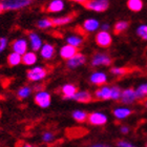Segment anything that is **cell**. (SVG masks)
Returning a JSON list of instances; mask_svg holds the SVG:
<instances>
[{"label":"cell","instance_id":"39","mask_svg":"<svg viewBox=\"0 0 147 147\" xmlns=\"http://www.w3.org/2000/svg\"><path fill=\"white\" fill-rule=\"evenodd\" d=\"M89 147H110V146H109V145L99 143V144H94V145H92V146H89Z\"/></svg>","mask_w":147,"mask_h":147},{"label":"cell","instance_id":"18","mask_svg":"<svg viewBox=\"0 0 147 147\" xmlns=\"http://www.w3.org/2000/svg\"><path fill=\"white\" fill-rule=\"evenodd\" d=\"M71 100H75L80 103H88L92 100V96L87 90H79L75 94Z\"/></svg>","mask_w":147,"mask_h":147},{"label":"cell","instance_id":"23","mask_svg":"<svg viewBox=\"0 0 147 147\" xmlns=\"http://www.w3.org/2000/svg\"><path fill=\"white\" fill-rule=\"evenodd\" d=\"M137 100H145L147 99V82L142 83L135 89Z\"/></svg>","mask_w":147,"mask_h":147},{"label":"cell","instance_id":"21","mask_svg":"<svg viewBox=\"0 0 147 147\" xmlns=\"http://www.w3.org/2000/svg\"><path fill=\"white\" fill-rule=\"evenodd\" d=\"M37 60H38V56L35 52H26L24 55L22 56V63L28 66H32V65L36 64Z\"/></svg>","mask_w":147,"mask_h":147},{"label":"cell","instance_id":"30","mask_svg":"<svg viewBox=\"0 0 147 147\" xmlns=\"http://www.w3.org/2000/svg\"><path fill=\"white\" fill-rule=\"evenodd\" d=\"M121 94H122V90L119 86L115 85L110 87V100H115V101L120 100Z\"/></svg>","mask_w":147,"mask_h":147},{"label":"cell","instance_id":"20","mask_svg":"<svg viewBox=\"0 0 147 147\" xmlns=\"http://www.w3.org/2000/svg\"><path fill=\"white\" fill-rule=\"evenodd\" d=\"M113 116L116 117L117 119L119 120H123V119H126L127 117H129L130 115L132 113V110L128 107H125V106H123V107H117L113 109Z\"/></svg>","mask_w":147,"mask_h":147},{"label":"cell","instance_id":"33","mask_svg":"<svg viewBox=\"0 0 147 147\" xmlns=\"http://www.w3.org/2000/svg\"><path fill=\"white\" fill-rule=\"evenodd\" d=\"M129 69L126 67H111L110 68V73L115 75V76H123L128 73Z\"/></svg>","mask_w":147,"mask_h":147},{"label":"cell","instance_id":"38","mask_svg":"<svg viewBox=\"0 0 147 147\" xmlns=\"http://www.w3.org/2000/svg\"><path fill=\"white\" fill-rule=\"evenodd\" d=\"M101 28H102V32H108V30L110 28L109 24L108 23H103L101 25Z\"/></svg>","mask_w":147,"mask_h":147},{"label":"cell","instance_id":"13","mask_svg":"<svg viewBox=\"0 0 147 147\" xmlns=\"http://www.w3.org/2000/svg\"><path fill=\"white\" fill-rule=\"evenodd\" d=\"M56 49L55 46L51 44V43H44L42 47L40 49V56L42 57L44 60H51V59L55 56Z\"/></svg>","mask_w":147,"mask_h":147},{"label":"cell","instance_id":"10","mask_svg":"<svg viewBox=\"0 0 147 147\" xmlns=\"http://www.w3.org/2000/svg\"><path fill=\"white\" fill-rule=\"evenodd\" d=\"M120 101L122 102L123 104H126V105L135 103V102L137 101L135 89H132L129 87V88H126V89H124V90H122Z\"/></svg>","mask_w":147,"mask_h":147},{"label":"cell","instance_id":"41","mask_svg":"<svg viewBox=\"0 0 147 147\" xmlns=\"http://www.w3.org/2000/svg\"><path fill=\"white\" fill-rule=\"evenodd\" d=\"M3 12V9H2V7H1V4H0V14Z\"/></svg>","mask_w":147,"mask_h":147},{"label":"cell","instance_id":"6","mask_svg":"<svg viewBox=\"0 0 147 147\" xmlns=\"http://www.w3.org/2000/svg\"><path fill=\"white\" fill-rule=\"evenodd\" d=\"M87 121L89 124L95 126H102L107 123V116L100 111L90 113L87 117Z\"/></svg>","mask_w":147,"mask_h":147},{"label":"cell","instance_id":"1","mask_svg":"<svg viewBox=\"0 0 147 147\" xmlns=\"http://www.w3.org/2000/svg\"><path fill=\"white\" fill-rule=\"evenodd\" d=\"M31 3V0H5L1 1L0 4L3 11H17L28 6Z\"/></svg>","mask_w":147,"mask_h":147},{"label":"cell","instance_id":"26","mask_svg":"<svg viewBox=\"0 0 147 147\" xmlns=\"http://www.w3.org/2000/svg\"><path fill=\"white\" fill-rule=\"evenodd\" d=\"M127 6L131 12H140L143 9V1H141V0H128Z\"/></svg>","mask_w":147,"mask_h":147},{"label":"cell","instance_id":"35","mask_svg":"<svg viewBox=\"0 0 147 147\" xmlns=\"http://www.w3.org/2000/svg\"><path fill=\"white\" fill-rule=\"evenodd\" d=\"M7 43H9V40L6 39L5 37H1V38H0V54L6 49Z\"/></svg>","mask_w":147,"mask_h":147},{"label":"cell","instance_id":"17","mask_svg":"<svg viewBox=\"0 0 147 147\" xmlns=\"http://www.w3.org/2000/svg\"><path fill=\"white\" fill-rule=\"evenodd\" d=\"M95 98L97 100H109L110 99V87L107 85H103L95 92Z\"/></svg>","mask_w":147,"mask_h":147},{"label":"cell","instance_id":"11","mask_svg":"<svg viewBox=\"0 0 147 147\" xmlns=\"http://www.w3.org/2000/svg\"><path fill=\"white\" fill-rule=\"evenodd\" d=\"M89 81L94 84V85L103 86L105 83L107 82V76L106 74L103 71H95L92 73L89 77Z\"/></svg>","mask_w":147,"mask_h":147},{"label":"cell","instance_id":"22","mask_svg":"<svg viewBox=\"0 0 147 147\" xmlns=\"http://www.w3.org/2000/svg\"><path fill=\"white\" fill-rule=\"evenodd\" d=\"M71 20H74L73 14L66 15V16H62V17H57V18H53L52 23H53V26H60V25L67 24V23L71 22Z\"/></svg>","mask_w":147,"mask_h":147},{"label":"cell","instance_id":"27","mask_svg":"<svg viewBox=\"0 0 147 147\" xmlns=\"http://www.w3.org/2000/svg\"><path fill=\"white\" fill-rule=\"evenodd\" d=\"M71 116H73L75 121H77V122L79 123H83L85 122V121H87L88 113H86V111H84V110H75V111H73Z\"/></svg>","mask_w":147,"mask_h":147},{"label":"cell","instance_id":"31","mask_svg":"<svg viewBox=\"0 0 147 147\" xmlns=\"http://www.w3.org/2000/svg\"><path fill=\"white\" fill-rule=\"evenodd\" d=\"M37 26L41 30H46V28H49L53 26V23H52V19L49 18H43V19H40L39 21L37 22Z\"/></svg>","mask_w":147,"mask_h":147},{"label":"cell","instance_id":"4","mask_svg":"<svg viewBox=\"0 0 147 147\" xmlns=\"http://www.w3.org/2000/svg\"><path fill=\"white\" fill-rule=\"evenodd\" d=\"M34 101L39 107L41 108H47L52 103V96L51 94L45 90H41V92H36L34 97Z\"/></svg>","mask_w":147,"mask_h":147},{"label":"cell","instance_id":"34","mask_svg":"<svg viewBox=\"0 0 147 147\" xmlns=\"http://www.w3.org/2000/svg\"><path fill=\"white\" fill-rule=\"evenodd\" d=\"M54 140V134L51 131H45L42 135V141L45 142V143H49Z\"/></svg>","mask_w":147,"mask_h":147},{"label":"cell","instance_id":"12","mask_svg":"<svg viewBox=\"0 0 147 147\" xmlns=\"http://www.w3.org/2000/svg\"><path fill=\"white\" fill-rule=\"evenodd\" d=\"M28 39H30V46H31L32 49V52L36 53L38 51H40V49L43 45V43L39 35L37 34V33L32 32V33L28 34Z\"/></svg>","mask_w":147,"mask_h":147},{"label":"cell","instance_id":"25","mask_svg":"<svg viewBox=\"0 0 147 147\" xmlns=\"http://www.w3.org/2000/svg\"><path fill=\"white\" fill-rule=\"evenodd\" d=\"M66 43L68 45L78 49L83 43V38H81V36H77V35H71V36H68L66 38Z\"/></svg>","mask_w":147,"mask_h":147},{"label":"cell","instance_id":"40","mask_svg":"<svg viewBox=\"0 0 147 147\" xmlns=\"http://www.w3.org/2000/svg\"><path fill=\"white\" fill-rule=\"evenodd\" d=\"M23 147H37V146H34V145H31V144H24Z\"/></svg>","mask_w":147,"mask_h":147},{"label":"cell","instance_id":"42","mask_svg":"<svg viewBox=\"0 0 147 147\" xmlns=\"http://www.w3.org/2000/svg\"><path fill=\"white\" fill-rule=\"evenodd\" d=\"M146 108H147V102H146Z\"/></svg>","mask_w":147,"mask_h":147},{"label":"cell","instance_id":"3","mask_svg":"<svg viewBox=\"0 0 147 147\" xmlns=\"http://www.w3.org/2000/svg\"><path fill=\"white\" fill-rule=\"evenodd\" d=\"M46 76H47V71L42 66H34L31 69H28L26 73L28 79L32 82H39L44 79Z\"/></svg>","mask_w":147,"mask_h":147},{"label":"cell","instance_id":"8","mask_svg":"<svg viewBox=\"0 0 147 147\" xmlns=\"http://www.w3.org/2000/svg\"><path fill=\"white\" fill-rule=\"evenodd\" d=\"M28 41L23 38H19V39H16L15 41H13L12 43V49L13 52L18 54L20 56H23L25 53L28 52Z\"/></svg>","mask_w":147,"mask_h":147},{"label":"cell","instance_id":"15","mask_svg":"<svg viewBox=\"0 0 147 147\" xmlns=\"http://www.w3.org/2000/svg\"><path fill=\"white\" fill-rule=\"evenodd\" d=\"M100 26V23L97 19L95 18H88L86 19L85 21L83 22L82 28L83 31L87 32V33H92V32H96Z\"/></svg>","mask_w":147,"mask_h":147},{"label":"cell","instance_id":"9","mask_svg":"<svg viewBox=\"0 0 147 147\" xmlns=\"http://www.w3.org/2000/svg\"><path fill=\"white\" fill-rule=\"evenodd\" d=\"M86 62V57L81 53H77L76 55L74 56L73 58H71L69 60H67L66 62V66L71 69H74V68H77L83 65Z\"/></svg>","mask_w":147,"mask_h":147},{"label":"cell","instance_id":"16","mask_svg":"<svg viewBox=\"0 0 147 147\" xmlns=\"http://www.w3.org/2000/svg\"><path fill=\"white\" fill-rule=\"evenodd\" d=\"M65 7V4L62 0H53L46 6V12L49 13H60Z\"/></svg>","mask_w":147,"mask_h":147},{"label":"cell","instance_id":"5","mask_svg":"<svg viewBox=\"0 0 147 147\" xmlns=\"http://www.w3.org/2000/svg\"><path fill=\"white\" fill-rule=\"evenodd\" d=\"M113 59L110 58L105 53H97L92 56V66L94 67H98V66H107L111 64Z\"/></svg>","mask_w":147,"mask_h":147},{"label":"cell","instance_id":"36","mask_svg":"<svg viewBox=\"0 0 147 147\" xmlns=\"http://www.w3.org/2000/svg\"><path fill=\"white\" fill-rule=\"evenodd\" d=\"M117 147H136V146L135 145H132L131 143L127 142V141L120 140V141L117 142Z\"/></svg>","mask_w":147,"mask_h":147},{"label":"cell","instance_id":"19","mask_svg":"<svg viewBox=\"0 0 147 147\" xmlns=\"http://www.w3.org/2000/svg\"><path fill=\"white\" fill-rule=\"evenodd\" d=\"M62 95H63V98L64 99H71L75 96L78 89H77V86L75 84H71V83H67V84H64L62 86Z\"/></svg>","mask_w":147,"mask_h":147},{"label":"cell","instance_id":"43","mask_svg":"<svg viewBox=\"0 0 147 147\" xmlns=\"http://www.w3.org/2000/svg\"><path fill=\"white\" fill-rule=\"evenodd\" d=\"M146 147H147V144H146Z\"/></svg>","mask_w":147,"mask_h":147},{"label":"cell","instance_id":"37","mask_svg":"<svg viewBox=\"0 0 147 147\" xmlns=\"http://www.w3.org/2000/svg\"><path fill=\"white\" fill-rule=\"evenodd\" d=\"M120 131L122 132L123 135H127V134H128L129 132V128L128 127H127V126H121V127H120Z\"/></svg>","mask_w":147,"mask_h":147},{"label":"cell","instance_id":"2","mask_svg":"<svg viewBox=\"0 0 147 147\" xmlns=\"http://www.w3.org/2000/svg\"><path fill=\"white\" fill-rule=\"evenodd\" d=\"M82 3L85 9L97 13L105 12L109 6V2L106 0H90V1H82Z\"/></svg>","mask_w":147,"mask_h":147},{"label":"cell","instance_id":"24","mask_svg":"<svg viewBox=\"0 0 147 147\" xmlns=\"http://www.w3.org/2000/svg\"><path fill=\"white\" fill-rule=\"evenodd\" d=\"M7 63L9 66H17L20 63H22V56L12 52L7 56Z\"/></svg>","mask_w":147,"mask_h":147},{"label":"cell","instance_id":"14","mask_svg":"<svg viewBox=\"0 0 147 147\" xmlns=\"http://www.w3.org/2000/svg\"><path fill=\"white\" fill-rule=\"evenodd\" d=\"M77 53H78V49L66 44V45H63L61 49H60L59 54H60V57H61L62 59H64V60H69V59L73 58L74 56L76 55Z\"/></svg>","mask_w":147,"mask_h":147},{"label":"cell","instance_id":"7","mask_svg":"<svg viewBox=\"0 0 147 147\" xmlns=\"http://www.w3.org/2000/svg\"><path fill=\"white\" fill-rule=\"evenodd\" d=\"M96 43L100 47H109L111 45V43H113L111 35L108 32L100 31L96 35Z\"/></svg>","mask_w":147,"mask_h":147},{"label":"cell","instance_id":"28","mask_svg":"<svg viewBox=\"0 0 147 147\" xmlns=\"http://www.w3.org/2000/svg\"><path fill=\"white\" fill-rule=\"evenodd\" d=\"M32 92H33V89H32L31 86L24 85V86H22V87H20V88L18 89V92H17V96H18L19 99H26L31 96Z\"/></svg>","mask_w":147,"mask_h":147},{"label":"cell","instance_id":"29","mask_svg":"<svg viewBox=\"0 0 147 147\" xmlns=\"http://www.w3.org/2000/svg\"><path fill=\"white\" fill-rule=\"evenodd\" d=\"M129 26V23L127 21H119L115 24L113 28V33L116 35H119L121 33H123L124 31H126Z\"/></svg>","mask_w":147,"mask_h":147},{"label":"cell","instance_id":"32","mask_svg":"<svg viewBox=\"0 0 147 147\" xmlns=\"http://www.w3.org/2000/svg\"><path fill=\"white\" fill-rule=\"evenodd\" d=\"M137 35H138L141 39L147 40V25L146 24L139 25L138 28H137Z\"/></svg>","mask_w":147,"mask_h":147}]
</instances>
